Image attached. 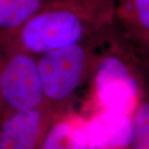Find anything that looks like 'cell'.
<instances>
[{"mask_svg": "<svg viewBox=\"0 0 149 149\" xmlns=\"http://www.w3.org/2000/svg\"><path fill=\"white\" fill-rule=\"evenodd\" d=\"M52 0H0V32L16 30Z\"/></svg>", "mask_w": 149, "mask_h": 149, "instance_id": "obj_9", "label": "cell"}, {"mask_svg": "<svg viewBox=\"0 0 149 149\" xmlns=\"http://www.w3.org/2000/svg\"><path fill=\"white\" fill-rule=\"evenodd\" d=\"M115 0H52L16 30L0 32V51L35 56L82 42L115 25Z\"/></svg>", "mask_w": 149, "mask_h": 149, "instance_id": "obj_1", "label": "cell"}, {"mask_svg": "<svg viewBox=\"0 0 149 149\" xmlns=\"http://www.w3.org/2000/svg\"><path fill=\"white\" fill-rule=\"evenodd\" d=\"M124 149H129V148H124Z\"/></svg>", "mask_w": 149, "mask_h": 149, "instance_id": "obj_13", "label": "cell"}, {"mask_svg": "<svg viewBox=\"0 0 149 149\" xmlns=\"http://www.w3.org/2000/svg\"><path fill=\"white\" fill-rule=\"evenodd\" d=\"M116 34L113 31L104 44L91 77L92 96L97 111L133 117L140 103L148 97L140 70L143 65L130 43L121 33Z\"/></svg>", "mask_w": 149, "mask_h": 149, "instance_id": "obj_3", "label": "cell"}, {"mask_svg": "<svg viewBox=\"0 0 149 149\" xmlns=\"http://www.w3.org/2000/svg\"><path fill=\"white\" fill-rule=\"evenodd\" d=\"M114 26L82 42L37 56L45 100L59 113L70 111L81 89L91 79Z\"/></svg>", "mask_w": 149, "mask_h": 149, "instance_id": "obj_2", "label": "cell"}, {"mask_svg": "<svg viewBox=\"0 0 149 149\" xmlns=\"http://www.w3.org/2000/svg\"><path fill=\"white\" fill-rule=\"evenodd\" d=\"M115 26L134 45L149 38V0H115Z\"/></svg>", "mask_w": 149, "mask_h": 149, "instance_id": "obj_8", "label": "cell"}, {"mask_svg": "<svg viewBox=\"0 0 149 149\" xmlns=\"http://www.w3.org/2000/svg\"><path fill=\"white\" fill-rule=\"evenodd\" d=\"M129 149H149V97L140 103L132 117Z\"/></svg>", "mask_w": 149, "mask_h": 149, "instance_id": "obj_10", "label": "cell"}, {"mask_svg": "<svg viewBox=\"0 0 149 149\" xmlns=\"http://www.w3.org/2000/svg\"><path fill=\"white\" fill-rule=\"evenodd\" d=\"M61 115L48 104L0 116V149H40L50 127Z\"/></svg>", "mask_w": 149, "mask_h": 149, "instance_id": "obj_5", "label": "cell"}, {"mask_svg": "<svg viewBox=\"0 0 149 149\" xmlns=\"http://www.w3.org/2000/svg\"><path fill=\"white\" fill-rule=\"evenodd\" d=\"M89 149L128 148L132 117L119 113L97 111L86 121Z\"/></svg>", "mask_w": 149, "mask_h": 149, "instance_id": "obj_6", "label": "cell"}, {"mask_svg": "<svg viewBox=\"0 0 149 149\" xmlns=\"http://www.w3.org/2000/svg\"><path fill=\"white\" fill-rule=\"evenodd\" d=\"M0 63H1V54H0Z\"/></svg>", "mask_w": 149, "mask_h": 149, "instance_id": "obj_12", "label": "cell"}, {"mask_svg": "<svg viewBox=\"0 0 149 149\" xmlns=\"http://www.w3.org/2000/svg\"><path fill=\"white\" fill-rule=\"evenodd\" d=\"M131 46L142 65L149 70V38Z\"/></svg>", "mask_w": 149, "mask_h": 149, "instance_id": "obj_11", "label": "cell"}, {"mask_svg": "<svg viewBox=\"0 0 149 149\" xmlns=\"http://www.w3.org/2000/svg\"><path fill=\"white\" fill-rule=\"evenodd\" d=\"M0 116L47 104L37 65V56L23 51H0Z\"/></svg>", "mask_w": 149, "mask_h": 149, "instance_id": "obj_4", "label": "cell"}, {"mask_svg": "<svg viewBox=\"0 0 149 149\" xmlns=\"http://www.w3.org/2000/svg\"><path fill=\"white\" fill-rule=\"evenodd\" d=\"M40 149H89L86 120L68 111L50 127Z\"/></svg>", "mask_w": 149, "mask_h": 149, "instance_id": "obj_7", "label": "cell"}]
</instances>
